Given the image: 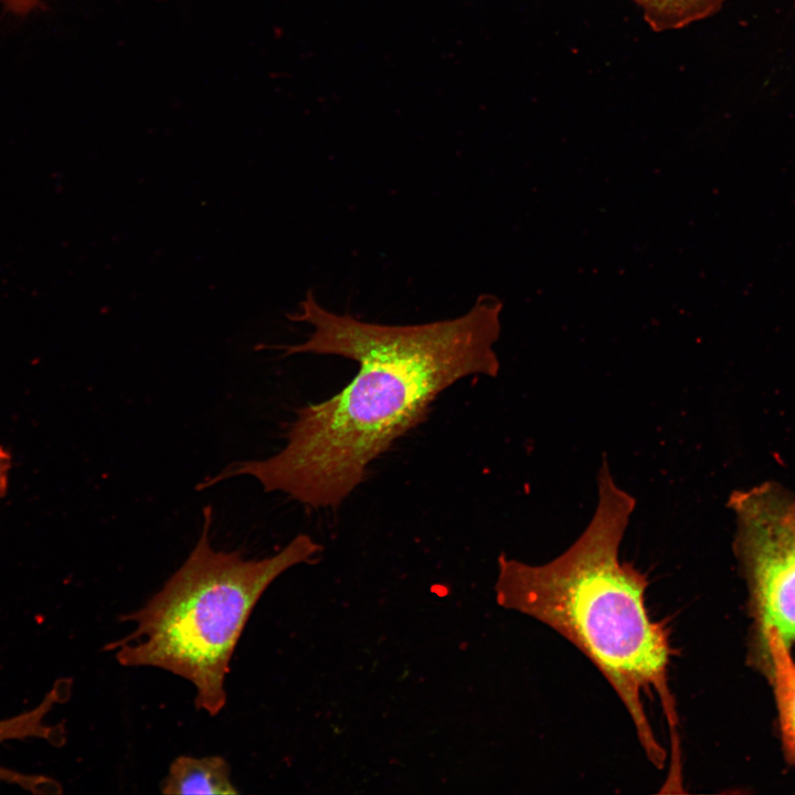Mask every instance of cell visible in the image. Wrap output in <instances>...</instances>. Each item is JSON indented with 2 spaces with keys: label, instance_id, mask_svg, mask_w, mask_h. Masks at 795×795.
Returning <instances> with one entry per match:
<instances>
[{
  "label": "cell",
  "instance_id": "2",
  "mask_svg": "<svg viewBox=\"0 0 795 795\" xmlns=\"http://www.w3.org/2000/svg\"><path fill=\"white\" fill-rule=\"evenodd\" d=\"M597 489L590 523L563 553L539 565L499 558L496 597L502 607L559 633L596 666L628 711L647 759L660 770L667 752L656 738L643 697L657 696L678 761L669 629L648 614L647 575L619 559L635 499L616 485L606 460Z\"/></svg>",
  "mask_w": 795,
  "mask_h": 795
},
{
  "label": "cell",
  "instance_id": "9",
  "mask_svg": "<svg viewBox=\"0 0 795 795\" xmlns=\"http://www.w3.org/2000/svg\"><path fill=\"white\" fill-rule=\"evenodd\" d=\"M0 2L15 14H26L39 6V0H0Z\"/></svg>",
  "mask_w": 795,
  "mask_h": 795
},
{
  "label": "cell",
  "instance_id": "8",
  "mask_svg": "<svg viewBox=\"0 0 795 795\" xmlns=\"http://www.w3.org/2000/svg\"><path fill=\"white\" fill-rule=\"evenodd\" d=\"M10 468L11 456L2 446H0V498L7 491Z\"/></svg>",
  "mask_w": 795,
  "mask_h": 795
},
{
  "label": "cell",
  "instance_id": "3",
  "mask_svg": "<svg viewBox=\"0 0 795 795\" xmlns=\"http://www.w3.org/2000/svg\"><path fill=\"white\" fill-rule=\"evenodd\" d=\"M212 521L205 507L187 560L146 605L123 616L136 628L106 649L125 667H156L190 681L195 707L215 716L225 706L230 661L257 601L275 579L310 562L321 547L300 533L274 555L244 559L213 548Z\"/></svg>",
  "mask_w": 795,
  "mask_h": 795
},
{
  "label": "cell",
  "instance_id": "6",
  "mask_svg": "<svg viewBox=\"0 0 795 795\" xmlns=\"http://www.w3.org/2000/svg\"><path fill=\"white\" fill-rule=\"evenodd\" d=\"M163 794H236L230 766L220 756H179L162 782Z\"/></svg>",
  "mask_w": 795,
  "mask_h": 795
},
{
  "label": "cell",
  "instance_id": "1",
  "mask_svg": "<svg viewBox=\"0 0 795 795\" xmlns=\"http://www.w3.org/2000/svg\"><path fill=\"white\" fill-rule=\"evenodd\" d=\"M500 311V303L484 295L455 318L383 325L333 312L307 292L287 316L311 326L307 339L257 349L347 358L358 363L357 374L336 395L297 409L279 452L233 462L197 488L250 476L265 491L311 508L340 506L363 483L369 465L424 421L442 392L467 377H497Z\"/></svg>",
  "mask_w": 795,
  "mask_h": 795
},
{
  "label": "cell",
  "instance_id": "4",
  "mask_svg": "<svg viewBox=\"0 0 795 795\" xmlns=\"http://www.w3.org/2000/svg\"><path fill=\"white\" fill-rule=\"evenodd\" d=\"M794 494L774 480L734 490L728 499L735 530L733 551L749 593L756 634L774 630L795 645Z\"/></svg>",
  "mask_w": 795,
  "mask_h": 795
},
{
  "label": "cell",
  "instance_id": "7",
  "mask_svg": "<svg viewBox=\"0 0 795 795\" xmlns=\"http://www.w3.org/2000/svg\"><path fill=\"white\" fill-rule=\"evenodd\" d=\"M653 30H678L717 13L725 0H633Z\"/></svg>",
  "mask_w": 795,
  "mask_h": 795
},
{
  "label": "cell",
  "instance_id": "5",
  "mask_svg": "<svg viewBox=\"0 0 795 795\" xmlns=\"http://www.w3.org/2000/svg\"><path fill=\"white\" fill-rule=\"evenodd\" d=\"M756 659L772 687L781 736L795 764V659L792 649L772 629L755 635Z\"/></svg>",
  "mask_w": 795,
  "mask_h": 795
}]
</instances>
